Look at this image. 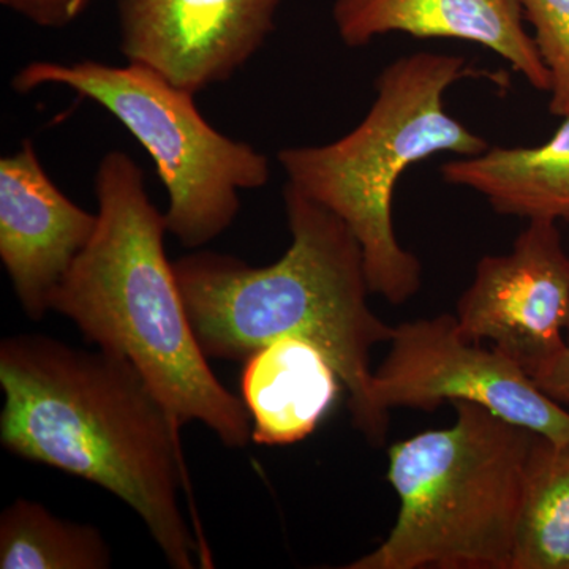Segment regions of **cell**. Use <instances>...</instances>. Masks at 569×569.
Returning <instances> with one entry per match:
<instances>
[{"mask_svg":"<svg viewBox=\"0 0 569 569\" xmlns=\"http://www.w3.org/2000/svg\"><path fill=\"white\" fill-rule=\"evenodd\" d=\"M0 388L6 449L129 505L171 567L192 569L197 550L208 568L179 505L189 488L181 426L126 356L43 335L6 337Z\"/></svg>","mask_w":569,"mask_h":569,"instance_id":"obj_1","label":"cell"},{"mask_svg":"<svg viewBox=\"0 0 569 569\" xmlns=\"http://www.w3.org/2000/svg\"><path fill=\"white\" fill-rule=\"evenodd\" d=\"M290 249L274 264L253 268L216 252L187 254L174 272L190 323L208 358L239 361L282 337L323 351L348 391L351 421L376 447L389 413L377 406L370 350L392 328L370 309L365 254L340 217L283 187Z\"/></svg>","mask_w":569,"mask_h":569,"instance_id":"obj_2","label":"cell"},{"mask_svg":"<svg viewBox=\"0 0 569 569\" xmlns=\"http://www.w3.org/2000/svg\"><path fill=\"white\" fill-rule=\"evenodd\" d=\"M99 223L52 295L89 342L126 356L179 426L198 421L224 447L252 440L244 400L220 383L190 323L174 263L164 253V212L152 203L140 164L104 153L93 179Z\"/></svg>","mask_w":569,"mask_h":569,"instance_id":"obj_3","label":"cell"},{"mask_svg":"<svg viewBox=\"0 0 569 569\" xmlns=\"http://www.w3.org/2000/svg\"><path fill=\"white\" fill-rule=\"evenodd\" d=\"M507 78L443 52H415L378 74L377 97L346 137L277 153L288 182L343 220L365 254L372 293L403 305L421 287V263L397 241L392 197L408 168L440 152L475 157L489 142L445 110V93L467 78Z\"/></svg>","mask_w":569,"mask_h":569,"instance_id":"obj_4","label":"cell"},{"mask_svg":"<svg viewBox=\"0 0 569 569\" xmlns=\"http://www.w3.org/2000/svg\"><path fill=\"white\" fill-rule=\"evenodd\" d=\"M449 429L389 448L399 515L383 545L347 569H511L535 432L458 400Z\"/></svg>","mask_w":569,"mask_h":569,"instance_id":"obj_5","label":"cell"},{"mask_svg":"<svg viewBox=\"0 0 569 569\" xmlns=\"http://www.w3.org/2000/svg\"><path fill=\"white\" fill-rule=\"evenodd\" d=\"M11 86L18 93L61 86L114 116L156 163L168 194V233L187 249L224 233L241 209V192L269 181L264 153L213 129L193 93L140 63L33 61Z\"/></svg>","mask_w":569,"mask_h":569,"instance_id":"obj_6","label":"cell"},{"mask_svg":"<svg viewBox=\"0 0 569 569\" xmlns=\"http://www.w3.org/2000/svg\"><path fill=\"white\" fill-rule=\"evenodd\" d=\"M391 350L373 372L377 406L433 411L443 402L478 403L531 432L569 443V411L497 348L460 331L456 316L422 318L392 328Z\"/></svg>","mask_w":569,"mask_h":569,"instance_id":"obj_7","label":"cell"},{"mask_svg":"<svg viewBox=\"0 0 569 569\" xmlns=\"http://www.w3.org/2000/svg\"><path fill=\"white\" fill-rule=\"evenodd\" d=\"M456 318L468 340H489L529 376L563 350L569 253L557 222L529 220L511 252L481 258Z\"/></svg>","mask_w":569,"mask_h":569,"instance_id":"obj_8","label":"cell"},{"mask_svg":"<svg viewBox=\"0 0 569 569\" xmlns=\"http://www.w3.org/2000/svg\"><path fill=\"white\" fill-rule=\"evenodd\" d=\"M282 0H118L119 48L183 91L230 80L274 32Z\"/></svg>","mask_w":569,"mask_h":569,"instance_id":"obj_9","label":"cell"},{"mask_svg":"<svg viewBox=\"0 0 569 569\" xmlns=\"http://www.w3.org/2000/svg\"><path fill=\"white\" fill-rule=\"evenodd\" d=\"M99 216L52 182L32 141L0 159V260L26 316L41 320Z\"/></svg>","mask_w":569,"mask_h":569,"instance_id":"obj_10","label":"cell"},{"mask_svg":"<svg viewBox=\"0 0 569 569\" xmlns=\"http://www.w3.org/2000/svg\"><path fill=\"white\" fill-rule=\"evenodd\" d=\"M332 20L350 48L402 32L418 39H451L481 44L503 58L539 92L550 74L527 32L522 0H335Z\"/></svg>","mask_w":569,"mask_h":569,"instance_id":"obj_11","label":"cell"},{"mask_svg":"<svg viewBox=\"0 0 569 569\" xmlns=\"http://www.w3.org/2000/svg\"><path fill=\"white\" fill-rule=\"evenodd\" d=\"M323 351L298 337H282L247 358L241 389L252 419V440L283 447L305 440L340 391Z\"/></svg>","mask_w":569,"mask_h":569,"instance_id":"obj_12","label":"cell"},{"mask_svg":"<svg viewBox=\"0 0 569 569\" xmlns=\"http://www.w3.org/2000/svg\"><path fill=\"white\" fill-rule=\"evenodd\" d=\"M441 178L486 198L493 211L569 222V114L533 148H489L441 164Z\"/></svg>","mask_w":569,"mask_h":569,"instance_id":"obj_13","label":"cell"},{"mask_svg":"<svg viewBox=\"0 0 569 569\" xmlns=\"http://www.w3.org/2000/svg\"><path fill=\"white\" fill-rule=\"evenodd\" d=\"M511 569H569V443L535 433Z\"/></svg>","mask_w":569,"mask_h":569,"instance_id":"obj_14","label":"cell"},{"mask_svg":"<svg viewBox=\"0 0 569 569\" xmlns=\"http://www.w3.org/2000/svg\"><path fill=\"white\" fill-rule=\"evenodd\" d=\"M111 550L99 529L67 522L18 498L0 516L2 569H107Z\"/></svg>","mask_w":569,"mask_h":569,"instance_id":"obj_15","label":"cell"},{"mask_svg":"<svg viewBox=\"0 0 569 569\" xmlns=\"http://www.w3.org/2000/svg\"><path fill=\"white\" fill-rule=\"evenodd\" d=\"M523 18L550 74L549 111L569 114V0H522Z\"/></svg>","mask_w":569,"mask_h":569,"instance_id":"obj_16","label":"cell"},{"mask_svg":"<svg viewBox=\"0 0 569 569\" xmlns=\"http://www.w3.org/2000/svg\"><path fill=\"white\" fill-rule=\"evenodd\" d=\"M6 9L43 29H63L82 17L91 0H0Z\"/></svg>","mask_w":569,"mask_h":569,"instance_id":"obj_17","label":"cell"},{"mask_svg":"<svg viewBox=\"0 0 569 569\" xmlns=\"http://www.w3.org/2000/svg\"><path fill=\"white\" fill-rule=\"evenodd\" d=\"M530 377L550 399L569 406V347L542 362Z\"/></svg>","mask_w":569,"mask_h":569,"instance_id":"obj_18","label":"cell"}]
</instances>
